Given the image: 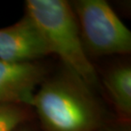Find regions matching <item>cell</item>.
Here are the masks:
<instances>
[{
	"label": "cell",
	"mask_w": 131,
	"mask_h": 131,
	"mask_svg": "<svg viewBox=\"0 0 131 131\" xmlns=\"http://www.w3.org/2000/svg\"><path fill=\"white\" fill-rule=\"evenodd\" d=\"M98 131H129L127 129H121V128H106V129H100Z\"/></svg>",
	"instance_id": "ba28073f"
},
{
	"label": "cell",
	"mask_w": 131,
	"mask_h": 131,
	"mask_svg": "<svg viewBox=\"0 0 131 131\" xmlns=\"http://www.w3.org/2000/svg\"><path fill=\"white\" fill-rule=\"evenodd\" d=\"M20 131H30V130H28V129H22V130H20Z\"/></svg>",
	"instance_id": "9c48e42d"
},
{
	"label": "cell",
	"mask_w": 131,
	"mask_h": 131,
	"mask_svg": "<svg viewBox=\"0 0 131 131\" xmlns=\"http://www.w3.org/2000/svg\"><path fill=\"white\" fill-rule=\"evenodd\" d=\"M49 54L50 52L40 30L27 14L15 24L0 28V61L34 62Z\"/></svg>",
	"instance_id": "277c9868"
},
{
	"label": "cell",
	"mask_w": 131,
	"mask_h": 131,
	"mask_svg": "<svg viewBox=\"0 0 131 131\" xmlns=\"http://www.w3.org/2000/svg\"><path fill=\"white\" fill-rule=\"evenodd\" d=\"M30 106L35 108L45 131H98L102 125L99 104L76 78L43 83Z\"/></svg>",
	"instance_id": "6da1fadb"
},
{
	"label": "cell",
	"mask_w": 131,
	"mask_h": 131,
	"mask_svg": "<svg viewBox=\"0 0 131 131\" xmlns=\"http://www.w3.org/2000/svg\"><path fill=\"white\" fill-rule=\"evenodd\" d=\"M26 14L43 35L50 54H56L73 76L95 85L97 75L89 60L72 5L65 0H27Z\"/></svg>",
	"instance_id": "7a4b0ae2"
},
{
	"label": "cell",
	"mask_w": 131,
	"mask_h": 131,
	"mask_svg": "<svg viewBox=\"0 0 131 131\" xmlns=\"http://www.w3.org/2000/svg\"><path fill=\"white\" fill-rule=\"evenodd\" d=\"M27 115L20 105H0V131H14L25 121Z\"/></svg>",
	"instance_id": "52a82bcc"
},
{
	"label": "cell",
	"mask_w": 131,
	"mask_h": 131,
	"mask_svg": "<svg viewBox=\"0 0 131 131\" xmlns=\"http://www.w3.org/2000/svg\"><path fill=\"white\" fill-rule=\"evenodd\" d=\"M105 86L123 117L131 115V68L129 66H119L113 68L104 79Z\"/></svg>",
	"instance_id": "8992f818"
},
{
	"label": "cell",
	"mask_w": 131,
	"mask_h": 131,
	"mask_svg": "<svg viewBox=\"0 0 131 131\" xmlns=\"http://www.w3.org/2000/svg\"><path fill=\"white\" fill-rule=\"evenodd\" d=\"M81 37L95 54H124L131 51V32L104 0L72 3Z\"/></svg>",
	"instance_id": "3957f363"
},
{
	"label": "cell",
	"mask_w": 131,
	"mask_h": 131,
	"mask_svg": "<svg viewBox=\"0 0 131 131\" xmlns=\"http://www.w3.org/2000/svg\"><path fill=\"white\" fill-rule=\"evenodd\" d=\"M45 74L34 62L9 63L0 61V105H29Z\"/></svg>",
	"instance_id": "5b68a950"
}]
</instances>
